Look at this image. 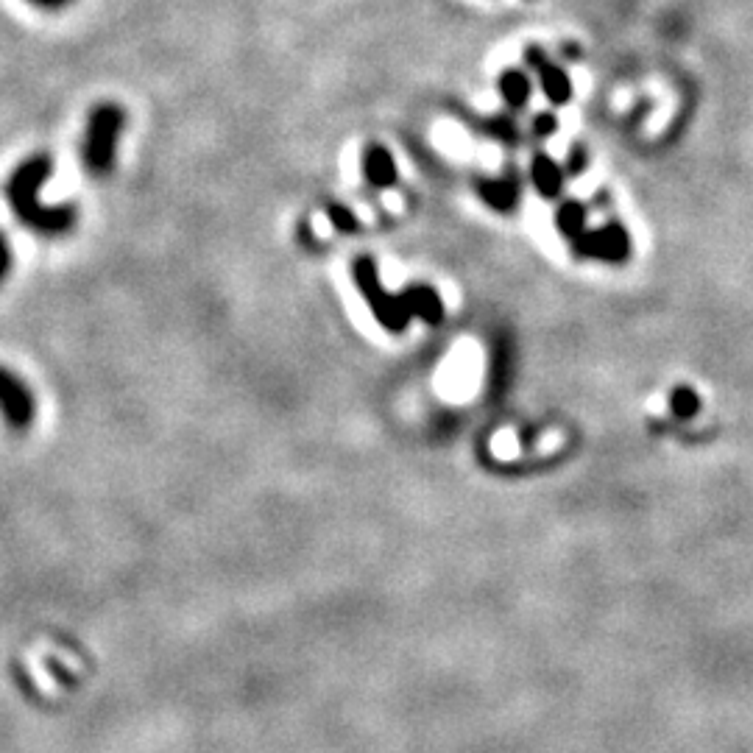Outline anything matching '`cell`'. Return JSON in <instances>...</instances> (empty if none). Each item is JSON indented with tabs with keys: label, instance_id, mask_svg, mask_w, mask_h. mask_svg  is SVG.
Listing matches in <instances>:
<instances>
[{
	"label": "cell",
	"instance_id": "cell-1",
	"mask_svg": "<svg viewBox=\"0 0 753 753\" xmlns=\"http://www.w3.org/2000/svg\"><path fill=\"white\" fill-rule=\"evenodd\" d=\"M53 159L48 154L26 159L17 171L12 173L9 185H6V199L17 212V218L31 229H37L42 235H62L70 226L76 224V207H42L37 193L40 187L51 179Z\"/></svg>",
	"mask_w": 753,
	"mask_h": 753
},
{
	"label": "cell",
	"instance_id": "cell-2",
	"mask_svg": "<svg viewBox=\"0 0 753 753\" xmlns=\"http://www.w3.org/2000/svg\"><path fill=\"white\" fill-rule=\"evenodd\" d=\"M126 126V112L118 104H98L87 120L84 134V165L95 176H106L118 159V140Z\"/></svg>",
	"mask_w": 753,
	"mask_h": 753
},
{
	"label": "cell",
	"instance_id": "cell-3",
	"mask_svg": "<svg viewBox=\"0 0 753 753\" xmlns=\"http://www.w3.org/2000/svg\"><path fill=\"white\" fill-rule=\"evenodd\" d=\"M355 277L360 291L366 293V299L374 307V313L383 318L385 324L391 327H399L402 318L410 316V313H424V316H438V299L430 291H410L405 293L402 299H391L380 291L377 285V274H374V263L371 260H357L355 265Z\"/></svg>",
	"mask_w": 753,
	"mask_h": 753
},
{
	"label": "cell",
	"instance_id": "cell-4",
	"mask_svg": "<svg viewBox=\"0 0 753 753\" xmlns=\"http://www.w3.org/2000/svg\"><path fill=\"white\" fill-rule=\"evenodd\" d=\"M0 410L17 430L26 427L31 422V416H34V402H31L28 388L3 369H0Z\"/></svg>",
	"mask_w": 753,
	"mask_h": 753
},
{
	"label": "cell",
	"instance_id": "cell-5",
	"mask_svg": "<svg viewBox=\"0 0 753 753\" xmlns=\"http://www.w3.org/2000/svg\"><path fill=\"white\" fill-rule=\"evenodd\" d=\"M528 62L536 67V73H539V79H542L544 95H547V98H550L553 104H567L569 95H572V87H569L567 73H564L561 67L550 65V62H547V56H544L539 48H530Z\"/></svg>",
	"mask_w": 753,
	"mask_h": 753
},
{
	"label": "cell",
	"instance_id": "cell-6",
	"mask_svg": "<svg viewBox=\"0 0 753 753\" xmlns=\"http://www.w3.org/2000/svg\"><path fill=\"white\" fill-rule=\"evenodd\" d=\"M581 251L583 254H592V257H606V260H620L622 254L628 251V235L625 229L617 224L606 226L600 232H592L581 238Z\"/></svg>",
	"mask_w": 753,
	"mask_h": 753
},
{
	"label": "cell",
	"instance_id": "cell-7",
	"mask_svg": "<svg viewBox=\"0 0 753 753\" xmlns=\"http://www.w3.org/2000/svg\"><path fill=\"white\" fill-rule=\"evenodd\" d=\"M363 171L374 187H391L397 182V165L383 146H371L363 154Z\"/></svg>",
	"mask_w": 753,
	"mask_h": 753
},
{
	"label": "cell",
	"instance_id": "cell-8",
	"mask_svg": "<svg viewBox=\"0 0 753 753\" xmlns=\"http://www.w3.org/2000/svg\"><path fill=\"white\" fill-rule=\"evenodd\" d=\"M530 176H533V185H536V190H539L542 196H558L561 182H564L561 168H558L547 154H536L533 168H530Z\"/></svg>",
	"mask_w": 753,
	"mask_h": 753
},
{
	"label": "cell",
	"instance_id": "cell-9",
	"mask_svg": "<svg viewBox=\"0 0 753 753\" xmlns=\"http://www.w3.org/2000/svg\"><path fill=\"white\" fill-rule=\"evenodd\" d=\"M480 196L497 210H511L519 199V187L511 179H491V182H480Z\"/></svg>",
	"mask_w": 753,
	"mask_h": 753
},
{
	"label": "cell",
	"instance_id": "cell-10",
	"mask_svg": "<svg viewBox=\"0 0 753 753\" xmlns=\"http://www.w3.org/2000/svg\"><path fill=\"white\" fill-rule=\"evenodd\" d=\"M500 93L508 104L514 106V109H519V106L528 104L530 79L525 73H519V70H508V73H502L500 76Z\"/></svg>",
	"mask_w": 753,
	"mask_h": 753
},
{
	"label": "cell",
	"instance_id": "cell-11",
	"mask_svg": "<svg viewBox=\"0 0 753 753\" xmlns=\"http://www.w3.org/2000/svg\"><path fill=\"white\" fill-rule=\"evenodd\" d=\"M583 221H586V210H583L581 204H575V201H569V204H564L561 210H558V226L567 232V235H581V229H583Z\"/></svg>",
	"mask_w": 753,
	"mask_h": 753
},
{
	"label": "cell",
	"instance_id": "cell-12",
	"mask_svg": "<svg viewBox=\"0 0 753 753\" xmlns=\"http://www.w3.org/2000/svg\"><path fill=\"white\" fill-rule=\"evenodd\" d=\"M330 218L332 224H335V229H341V232H355L357 229L355 215L349 210H344V207H330Z\"/></svg>",
	"mask_w": 753,
	"mask_h": 753
},
{
	"label": "cell",
	"instance_id": "cell-13",
	"mask_svg": "<svg viewBox=\"0 0 753 753\" xmlns=\"http://www.w3.org/2000/svg\"><path fill=\"white\" fill-rule=\"evenodd\" d=\"M26 3H31L34 9H42V12H62L76 0H26Z\"/></svg>",
	"mask_w": 753,
	"mask_h": 753
},
{
	"label": "cell",
	"instance_id": "cell-14",
	"mask_svg": "<svg viewBox=\"0 0 753 753\" xmlns=\"http://www.w3.org/2000/svg\"><path fill=\"white\" fill-rule=\"evenodd\" d=\"M9 265H12V254H9V243L0 235V279L9 274Z\"/></svg>",
	"mask_w": 753,
	"mask_h": 753
},
{
	"label": "cell",
	"instance_id": "cell-15",
	"mask_svg": "<svg viewBox=\"0 0 753 753\" xmlns=\"http://www.w3.org/2000/svg\"><path fill=\"white\" fill-rule=\"evenodd\" d=\"M553 129H555V120L550 118V115H544V118L536 120V132L544 134V137H547V134L553 132Z\"/></svg>",
	"mask_w": 753,
	"mask_h": 753
},
{
	"label": "cell",
	"instance_id": "cell-16",
	"mask_svg": "<svg viewBox=\"0 0 753 753\" xmlns=\"http://www.w3.org/2000/svg\"><path fill=\"white\" fill-rule=\"evenodd\" d=\"M569 171H575V173L583 171V151H581V148H575V151H572V159H569Z\"/></svg>",
	"mask_w": 753,
	"mask_h": 753
}]
</instances>
